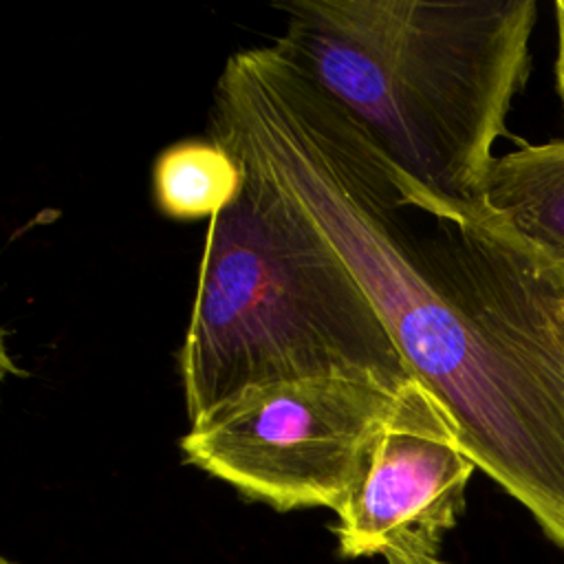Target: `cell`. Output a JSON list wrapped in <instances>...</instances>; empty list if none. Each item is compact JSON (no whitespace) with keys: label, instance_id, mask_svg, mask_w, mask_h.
<instances>
[{"label":"cell","instance_id":"1","mask_svg":"<svg viewBox=\"0 0 564 564\" xmlns=\"http://www.w3.org/2000/svg\"><path fill=\"white\" fill-rule=\"evenodd\" d=\"M209 137L359 280L463 452L564 549V278L489 207L441 198L271 42L231 53Z\"/></svg>","mask_w":564,"mask_h":564},{"label":"cell","instance_id":"2","mask_svg":"<svg viewBox=\"0 0 564 564\" xmlns=\"http://www.w3.org/2000/svg\"><path fill=\"white\" fill-rule=\"evenodd\" d=\"M273 42L419 185L485 200L529 75L533 0H291Z\"/></svg>","mask_w":564,"mask_h":564},{"label":"cell","instance_id":"3","mask_svg":"<svg viewBox=\"0 0 564 564\" xmlns=\"http://www.w3.org/2000/svg\"><path fill=\"white\" fill-rule=\"evenodd\" d=\"M229 152V150H227ZM238 194L209 218L178 350L185 412L304 377H414L377 306L300 207L249 159Z\"/></svg>","mask_w":564,"mask_h":564},{"label":"cell","instance_id":"4","mask_svg":"<svg viewBox=\"0 0 564 564\" xmlns=\"http://www.w3.org/2000/svg\"><path fill=\"white\" fill-rule=\"evenodd\" d=\"M364 377H304L245 388L189 421L185 463L275 511H337L397 399Z\"/></svg>","mask_w":564,"mask_h":564},{"label":"cell","instance_id":"5","mask_svg":"<svg viewBox=\"0 0 564 564\" xmlns=\"http://www.w3.org/2000/svg\"><path fill=\"white\" fill-rule=\"evenodd\" d=\"M474 469L447 410L412 379L397 392L357 482L335 511L339 555L449 564L445 535L465 511Z\"/></svg>","mask_w":564,"mask_h":564},{"label":"cell","instance_id":"6","mask_svg":"<svg viewBox=\"0 0 564 564\" xmlns=\"http://www.w3.org/2000/svg\"><path fill=\"white\" fill-rule=\"evenodd\" d=\"M485 200L564 278V139L496 156Z\"/></svg>","mask_w":564,"mask_h":564},{"label":"cell","instance_id":"7","mask_svg":"<svg viewBox=\"0 0 564 564\" xmlns=\"http://www.w3.org/2000/svg\"><path fill=\"white\" fill-rule=\"evenodd\" d=\"M242 172L212 137L167 145L152 165V192L159 212L174 220L212 218L240 189Z\"/></svg>","mask_w":564,"mask_h":564},{"label":"cell","instance_id":"8","mask_svg":"<svg viewBox=\"0 0 564 564\" xmlns=\"http://www.w3.org/2000/svg\"><path fill=\"white\" fill-rule=\"evenodd\" d=\"M555 26H557V53H555V79L557 93L564 108V0L555 2Z\"/></svg>","mask_w":564,"mask_h":564},{"label":"cell","instance_id":"9","mask_svg":"<svg viewBox=\"0 0 564 564\" xmlns=\"http://www.w3.org/2000/svg\"><path fill=\"white\" fill-rule=\"evenodd\" d=\"M0 564H18V562H11V560H7V557H2V560H0Z\"/></svg>","mask_w":564,"mask_h":564}]
</instances>
